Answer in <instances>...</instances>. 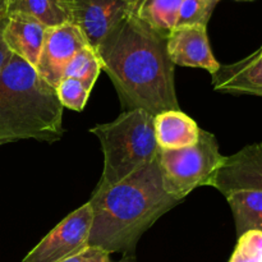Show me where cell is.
<instances>
[{"label":"cell","instance_id":"1","mask_svg":"<svg viewBox=\"0 0 262 262\" xmlns=\"http://www.w3.org/2000/svg\"><path fill=\"white\" fill-rule=\"evenodd\" d=\"M166 40V36L133 14L96 50L102 69L128 110L142 109L154 117L166 110H179L176 66L169 58Z\"/></svg>","mask_w":262,"mask_h":262},{"label":"cell","instance_id":"2","mask_svg":"<svg viewBox=\"0 0 262 262\" xmlns=\"http://www.w3.org/2000/svg\"><path fill=\"white\" fill-rule=\"evenodd\" d=\"M89 246L133 258L143 233L181 204L164 191L158 159L113 186L96 188L91 200Z\"/></svg>","mask_w":262,"mask_h":262},{"label":"cell","instance_id":"3","mask_svg":"<svg viewBox=\"0 0 262 262\" xmlns=\"http://www.w3.org/2000/svg\"><path fill=\"white\" fill-rule=\"evenodd\" d=\"M63 106L53 86L12 54L0 72V140L53 143L63 136Z\"/></svg>","mask_w":262,"mask_h":262},{"label":"cell","instance_id":"4","mask_svg":"<svg viewBox=\"0 0 262 262\" xmlns=\"http://www.w3.org/2000/svg\"><path fill=\"white\" fill-rule=\"evenodd\" d=\"M90 132L99 138L104 152V170L96 188L113 186L158 159L154 115L142 109L122 113Z\"/></svg>","mask_w":262,"mask_h":262},{"label":"cell","instance_id":"5","mask_svg":"<svg viewBox=\"0 0 262 262\" xmlns=\"http://www.w3.org/2000/svg\"><path fill=\"white\" fill-rule=\"evenodd\" d=\"M223 160L216 137L204 129H200L199 141L193 146L178 150L159 148L158 163L164 191L183 201L197 187L209 186Z\"/></svg>","mask_w":262,"mask_h":262},{"label":"cell","instance_id":"6","mask_svg":"<svg viewBox=\"0 0 262 262\" xmlns=\"http://www.w3.org/2000/svg\"><path fill=\"white\" fill-rule=\"evenodd\" d=\"M92 219L91 205L87 202L59 223L23 262H59L82 251L89 246Z\"/></svg>","mask_w":262,"mask_h":262},{"label":"cell","instance_id":"7","mask_svg":"<svg viewBox=\"0 0 262 262\" xmlns=\"http://www.w3.org/2000/svg\"><path fill=\"white\" fill-rule=\"evenodd\" d=\"M73 23L81 28L95 51L124 22L135 14L140 0H72Z\"/></svg>","mask_w":262,"mask_h":262},{"label":"cell","instance_id":"8","mask_svg":"<svg viewBox=\"0 0 262 262\" xmlns=\"http://www.w3.org/2000/svg\"><path fill=\"white\" fill-rule=\"evenodd\" d=\"M86 46L90 45L83 32L73 22L46 28L36 72L43 81L56 89L71 59Z\"/></svg>","mask_w":262,"mask_h":262},{"label":"cell","instance_id":"9","mask_svg":"<svg viewBox=\"0 0 262 262\" xmlns=\"http://www.w3.org/2000/svg\"><path fill=\"white\" fill-rule=\"evenodd\" d=\"M209 186L224 196L237 191L262 192V143L248 145L234 155L224 156Z\"/></svg>","mask_w":262,"mask_h":262},{"label":"cell","instance_id":"10","mask_svg":"<svg viewBox=\"0 0 262 262\" xmlns=\"http://www.w3.org/2000/svg\"><path fill=\"white\" fill-rule=\"evenodd\" d=\"M166 49L174 66L206 69L211 74L219 69L205 26L176 27L168 36Z\"/></svg>","mask_w":262,"mask_h":262},{"label":"cell","instance_id":"11","mask_svg":"<svg viewBox=\"0 0 262 262\" xmlns=\"http://www.w3.org/2000/svg\"><path fill=\"white\" fill-rule=\"evenodd\" d=\"M211 76L215 91L262 96V48L237 63L220 66Z\"/></svg>","mask_w":262,"mask_h":262},{"label":"cell","instance_id":"12","mask_svg":"<svg viewBox=\"0 0 262 262\" xmlns=\"http://www.w3.org/2000/svg\"><path fill=\"white\" fill-rule=\"evenodd\" d=\"M46 28L40 20L25 13H12L7 17L4 40L13 54L36 68Z\"/></svg>","mask_w":262,"mask_h":262},{"label":"cell","instance_id":"13","mask_svg":"<svg viewBox=\"0 0 262 262\" xmlns=\"http://www.w3.org/2000/svg\"><path fill=\"white\" fill-rule=\"evenodd\" d=\"M154 128L159 148L164 150L188 147L199 141L200 127L181 110H166L155 115Z\"/></svg>","mask_w":262,"mask_h":262},{"label":"cell","instance_id":"14","mask_svg":"<svg viewBox=\"0 0 262 262\" xmlns=\"http://www.w3.org/2000/svg\"><path fill=\"white\" fill-rule=\"evenodd\" d=\"M25 13L40 20L45 27L73 22L72 0H12L9 13Z\"/></svg>","mask_w":262,"mask_h":262},{"label":"cell","instance_id":"15","mask_svg":"<svg viewBox=\"0 0 262 262\" xmlns=\"http://www.w3.org/2000/svg\"><path fill=\"white\" fill-rule=\"evenodd\" d=\"M225 199L232 209L238 237L252 230L262 233V192L237 191Z\"/></svg>","mask_w":262,"mask_h":262},{"label":"cell","instance_id":"16","mask_svg":"<svg viewBox=\"0 0 262 262\" xmlns=\"http://www.w3.org/2000/svg\"><path fill=\"white\" fill-rule=\"evenodd\" d=\"M182 2L183 0H140L135 15L156 32L168 37L177 27Z\"/></svg>","mask_w":262,"mask_h":262},{"label":"cell","instance_id":"17","mask_svg":"<svg viewBox=\"0 0 262 262\" xmlns=\"http://www.w3.org/2000/svg\"><path fill=\"white\" fill-rule=\"evenodd\" d=\"M102 71V64L100 56L91 46L81 49L64 69L63 77H71L81 81L91 91Z\"/></svg>","mask_w":262,"mask_h":262},{"label":"cell","instance_id":"18","mask_svg":"<svg viewBox=\"0 0 262 262\" xmlns=\"http://www.w3.org/2000/svg\"><path fill=\"white\" fill-rule=\"evenodd\" d=\"M219 0H183L179 7L177 27L182 26H205L211 18Z\"/></svg>","mask_w":262,"mask_h":262},{"label":"cell","instance_id":"19","mask_svg":"<svg viewBox=\"0 0 262 262\" xmlns=\"http://www.w3.org/2000/svg\"><path fill=\"white\" fill-rule=\"evenodd\" d=\"M61 106L73 112H82L89 100L90 91L81 81L71 77H63L55 89Z\"/></svg>","mask_w":262,"mask_h":262},{"label":"cell","instance_id":"20","mask_svg":"<svg viewBox=\"0 0 262 262\" xmlns=\"http://www.w3.org/2000/svg\"><path fill=\"white\" fill-rule=\"evenodd\" d=\"M229 262H262V233L252 230L238 237Z\"/></svg>","mask_w":262,"mask_h":262},{"label":"cell","instance_id":"21","mask_svg":"<svg viewBox=\"0 0 262 262\" xmlns=\"http://www.w3.org/2000/svg\"><path fill=\"white\" fill-rule=\"evenodd\" d=\"M59 262H114L110 258V253L96 246H87L79 252L64 258Z\"/></svg>","mask_w":262,"mask_h":262},{"label":"cell","instance_id":"22","mask_svg":"<svg viewBox=\"0 0 262 262\" xmlns=\"http://www.w3.org/2000/svg\"><path fill=\"white\" fill-rule=\"evenodd\" d=\"M5 22H7V18L5 19H0V72L3 71L5 66L9 61L10 56H12V51L8 48L7 42L4 40V27Z\"/></svg>","mask_w":262,"mask_h":262},{"label":"cell","instance_id":"23","mask_svg":"<svg viewBox=\"0 0 262 262\" xmlns=\"http://www.w3.org/2000/svg\"><path fill=\"white\" fill-rule=\"evenodd\" d=\"M12 0H0V19H5L9 13Z\"/></svg>","mask_w":262,"mask_h":262},{"label":"cell","instance_id":"24","mask_svg":"<svg viewBox=\"0 0 262 262\" xmlns=\"http://www.w3.org/2000/svg\"><path fill=\"white\" fill-rule=\"evenodd\" d=\"M119 262H133V261L130 260V258H128V257H124V258H123V260H120Z\"/></svg>","mask_w":262,"mask_h":262},{"label":"cell","instance_id":"25","mask_svg":"<svg viewBox=\"0 0 262 262\" xmlns=\"http://www.w3.org/2000/svg\"><path fill=\"white\" fill-rule=\"evenodd\" d=\"M0 145H4V141H2V140H0Z\"/></svg>","mask_w":262,"mask_h":262},{"label":"cell","instance_id":"26","mask_svg":"<svg viewBox=\"0 0 262 262\" xmlns=\"http://www.w3.org/2000/svg\"><path fill=\"white\" fill-rule=\"evenodd\" d=\"M219 2H220V0H219Z\"/></svg>","mask_w":262,"mask_h":262}]
</instances>
